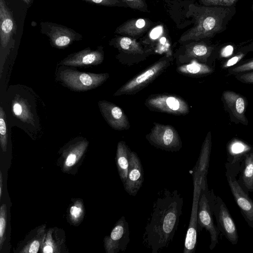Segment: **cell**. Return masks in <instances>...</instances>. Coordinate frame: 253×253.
Masks as SVG:
<instances>
[{
    "label": "cell",
    "instance_id": "38",
    "mask_svg": "<svg viewBox=\"0 0 253 253\" xmlns=\"http://www.w3.org/2000/svg\"><path fill=\"white\" fill-rule=\"evenodd\" d=\"M239 51L248 53L249 52H253V42L242 47L240 48Z\"/></svg>",
    "mask_w": 253,
    "mask_h": 253
},
{
    "label": "cell",
    "instance_id": "3",
    "mask_svg": "<svg viewBox=\"0 0 253 253\" xmlns=\"http://www.w3.org/2000/svg\"><path fill=\"white\" fill-rule=\"evenodd\" d=\"M172 55H165L121 86L113 94L115 97L133 95L147 86L169 67Z\"/></svg>",
    "mask_w": 253,
    "mask_h": 253
},
{
    "label": "cell",
    "instance_id": "24",
    "mask_svg": "<svg viewBox=\"0 0 253 253\" xmlns=\"http://www.w3.org/2000/svg\"><path fill=\"white\" fill-rule=\"evenodd\" d=\"M131 150L125 141H120L117 144L116 162L120 177L125 184L127 178Z\"/></svg>",
    "mask_w": 253,
    "mask_h": 253
},
{
    "label": "cell",
    "instance_id": "37",
    "mask_svg": "<svg viewBox=\"0 0 253 253\" xmlns=\"http://www.w3.org/2000/svg\"><path fill=\"white\" fill-rule=\"evenodd\" d=\"M39 241L38 240H34L31 243L28 252L30 253H37L39 251Z\"/></svg>",
    "mask_w": 253,
    "mask_h": 253
},
{
    "label": "cell",
    "instance_id": "22",
    "mask_svg": "<svg viewBox=\"0 0 253 253\" xmlns=\"http://www.w3.org/2000/svg\"><path fill=\"white\" fill-rule=\"evenodd\" d=\"M176 71L179 74L190 77L200 78L207 76L214 71V65L193 61L177 66Z\"/></svg>",
    "mask_w": 253,
    "mask_h": 253
},
{
    "label": "cell",
    "instance_id": "1",
    "mask_svg": "<svg viewBox=\"0 0 253 253\" xmlns=\"http://www.w3.org/2000/svg\"><path fill=\"white\" fill-rule=\"evenodd\" d=\"M183 198L177 190H162L153 203L145 227L143 244L157 253L172 242L182 214Z\"/></svg>",
    "mask_w": 253,
    "mask_h": 253
},
{
    "label": "cell",
    "instance_id": "26",
    "mask_svg": "<svg viewBox=\"0 0 253 253\" xmlns=\"http://www.w3.org/2000/svg\"><path fill=\"white\" fill-rule=\"evenodd\" d=\"M88 142L86 139L79 137L73 141V143L69 147L65 166L71 167L74 165L79 159L83 155L88 146Z\"/></svg>",
    "mask_w": 253,
    "mask_h": 253
},
{
    "label": "cell",
    "instance_id": "13",
    "mask_svg": "<svg viewBox=\"0 0 253 253\" xmlns=\"http://www.w3.org/2000/svg\"><path fill=\"white\" fill-rule=\"evenodd\" d=\"M193 184L194 190L192 211L185 239L184 253H194L195 251L197 243L198 209L201 187L199 175L196 169L194 170L193 174Z\"/></svg>",
    "mask_w": 253,
    "mask_h": 253
},
{
    "label": "cell",
    "instance_id": "4",
    "mask_svg": "<svg viewBox=\"0 0 253 253\" xmlns=\"http://www.w3.org/2000/svg\"><path fill=\"white\" fill-rule=\"evenodd\" d=\"M57 77L63 85L71 90L84 91L102 84L109 78V74L81 72L62 66L58 69Z\"/></svg>",
    "mask_w": 253,
    "mask_h": 253
},
{
    "label": "cell",
    "instance_id": "32",
    "mask_svg": "<svg viewBox=\"0 0 253 253\" xmlns=\"http://www.w3.org/2000/svg\"><path fill=\"white\" fill-rule=\"evenodd\" d=\"M90 4L102 6H127L125 3L120 0H82Z\"/></svg>",
    "mask_w": 253,
    "mask_h": 253
},
{
    "label": "cell",
    "instance_id": "18",
    "mask_svg": "<svg viewBox=\"0 0 253 253\" xmlns=\"http://www.w3.org/2000/svg\"><path fill=\"white\" fill-rule=\"evenodd\" d=\"M17 30L12 12L5 0H0V49L7 47Z\"/></svg>",
    "mask_w": 253,
    "mask_h": 253
},
{
    "label": "cell",
    "instance_id": "7",
    "mask_svg": "<svg viewBox=\"0 0 253 253\" xmlns=\"http://www.w3.org/2000/svg\"><path fill=\"white\" fill-rule=\"evenodd\" d=\"M145 137L152 146L167 151H178L182 146L177 131L169 125L153 123V126Z\"/></svg>",
    "mask_w": 253,
    "mask_h": 253
},
{
    "label": "cell",
    "instance_id": "19",
    "mask_svg": "<svg viewBox=\"0 0 253 253\" xmlns=\"http://www.w3.org/2000/svg\"><path fill=\"white\" fill-rule=\"evenodd\" d=\"M31 102L19 93H16L11 101V110L13 117L24 125L35 126L36 118L32 109Z\"/></svg>",
    "mask_w": 253,
    "mask_h": 253
},
{
    "label": "cell",
    "instance_id": "31",
    "mask_svg": "<svg viewBox=\"0 0 253 253\" xmlns=\"http://www.w3.org/2000/svg\"><path fill=\"white\" fill-rule=\"evenodd\" d=\"M206 6H233L238 0H199Z\"/></svg>",
    "mask_w": 253,
    "mask_h": 253
},
{
    "label": "cell",
    "instance_id": "42",
    "mask_svg": "<svg viewBox=\"0 0 253 253\" xmlns=\"http://www.w3.org/2000/svg\"><path fill=\"white\" fill-rule=\"evenodd\" d=\"M252 9H253V5H252Z\"/></svg>",
    "mask_w": 253,
    "mask_h": 253
},
{
    "label": "cell",
    "instance_id": "39",
    "mask_svg": "<svg viewBox=\"0 0 253 253\" xmlns=\"http://www.w3.org/2000/svg\"><path fill=\"white\" fill-rule=\"evenodd\" d=\"M53 248L51 245H46L43 248L42 252L45 253H53Z\"/></svg>",
    "mask_w": 253,
    "mask_h": 253
},
{
    "label": "cell",
    "instance_id": "34",
    "mask_svg": "<svg viewBox=\"0 0 253 253\" xmlns=\"http://www.w3.org/2000/svg\"><path fill=\"white\" fill-rule=\"evenodd\" d=\"M247 53L239 51V53L229 59L222 65V68H228L238 63Z\"/></svg>",
    "mask_w": 253,
    "mask_h": 253
},
{
    "label": "cell",
    "instance_id": "2",
    "mask_svg": "<svg viewBox=\"0 0 253 253\" xmlns=\"http://www.w3.org/2000/svg\"><path fill=\"white\" fill-rule=\"evenodd\" d=\"M189 8L195 23L180 38L179 42L183 44L211 38L223 32L236 12L234 6H196L190 4Z\"/></svg>",
    "mask_w": 253,
    "mask_h": 253
},
{
    "label": "cell",
    "instance_id": "11",
    "mask_svg": "<svg viewBox=\"0 0 253 253\" xmlns=\"http://www.w3.org/2000/svg\"><path fill=\"white\" fill-rule=\"evenodd\" d=\"M221 100L231 122L236 125H248L249 121L246 115L248 100L245 96L234 91L226 90L222 92Z\"/></svg>",
    "mask_w": 253,
    "mask_h": 253
},
{
    "label": "cell",
    "instance_id": "20",
    "mask_svg": "<svg viewBox=\"0 0 253 253\" xmlns=\"http://www.w3.org/2000/svg\"><path fill=\"white\" fill-rule=\"evenodd\" d=\"M227 181L235 200L248 224L253 228V201L244 192L235 177L227 176Z\"/></svg>",
    "mask_w": 253,
    "mask_h": 253
},
{
    "label": "cell",
    "instance_id": "41",
    "mask_svg": "<svg viewBox=\"0 0 253 253\" xmlns=\"http://www.w3.org/2000/svg\"><path fill=\"white\" fill-rule=\"evenodd\" d=\"M27 5H30L32 2L33 0H22Z\"/></svg>",
    "mask_w": 253,
    "mask_h": 253
},
{
    "label": "cell",
    "instance_id": "10",
    "mask_svg": "<svg viewBox=\"0 0 253 253\" xmlns=\"http://www.w3.org/2000/svg\"><path fill=\"white\" fill-rule=\"evenodd\" d=\"M211 205L217 223L218 230L233 245L238 241V235L234 222L226 205L219 197L213 199V193L208 192Z\"/></svg>",
    "mask_w": 253,
    "mask_h": 253
},
{
    "label": "cell",
    "instance_id": "40",
    "mask_svg": "<svg viewBox=\"0 0 253 253\" xmlns=\"http://www.w3.org/2000/svg\"><path fill=\"white\" fill-rule=\"evenodd\" d=\"M2 190V176L1 171H0V198H1Z\"/></svg>",
    "mask_w": 253,
    "mask_h": 253
},
{
    "label": "cell",
    "instance_id": "12",
    "mask_svg": "<svg viewBox=\"0 0 253 253\" xmlns=\"http://www.w3.org/2000/svg\"><path fill=\"white\" fill-rule=\"evenodd\" d=\"M212 213L208 190L201 189L198 203L197 230L200 231L205 228L210 233L211 250L218 243L219 233L217 227L214 223Z\"/></svg>",
    "mask_w": 253,
    "mask_h": 253
},
{
    "label": "cell",
    "instance_id": "33",
    "mask_svg": "<svg viewBox=\"0 0 253 253\" xmlns=\"http://www.w3.org/2000/svg\"><path fill=\"white\" fill-rule=\"evenodd\" d=\"M127 6L143 12H148L147 4L144 0H120Z\"/></svg>",
    "mask_w": 253,
    "mask_h": 253
},
{
    "label": "cell",
    "instance_id": "30",
    "mask_svg": "<svg viewBox=\"0 0 253 253\" xmlns=\"http://www.w3.org/2000/svg\"><path fill=\"white\" fill-rule=\"evenodd\" d=\"M6 221V208L2 204L0 209V249H2L3 243L5 240V227Z\"/></svg>",
    "mask_w": 253,
    "mask_h": 253
},
{
    "label": "cell",
    "instance_id": "8",
    "mask_svg": "<svg viewBox=\"0 0 253 253\" xmlns=\"http://www.w3.org/2000/svg\"><path fill=\"white\" fill-rule=\"evenodd\" d=\"M110 44L119 51L117 58L123 65L130 66L144 61L151 53L131 37L121 36L112 39Z\"/></svg>",
    "mask_w": 253,
    "mask_h": 253
},
{
    "label": "cell",
    "instance_id": "28",
    "mask_svg": "<svg viewBox=\"0 0 253 253\" xmlns=\"http://www.w3.org/2000/svg\"><path fill=\"white\" fill-rule=\"evenodd\" d=\"M6 115L3 108L0 107V143L3 152L6 151L7 134Z\"/></svg>",
    "mask_w": 253,
    "mask_h": 253
},
{
    "label": "cell",
    "instance_id": "17",
    "mask_svg": "<svg viewBox=\"0 0 253 253\" xmlns=\"http://www.w3.org/2000/svg\"><path fill=\"white\" fill-rule=\"evenodd\" d=\"M144 181L143 170L141 161L137 154L130 152L127 178L124 184L126 191L131 196H135Z\"/></svg>",
    "mask_w": 253,
    "mask_h": 253
},
{
    "label": "cell",
    "instance_id": "27",
    "mask_svg": "<svg viewBox=\"0 0 253 253\" xmlns=\"http://www.w3.org/2000/svg\"><path fill=\"white\" fill-rule=\"evenodd\" d=\"M242 179L244 185L250 191H253V151L245 157V168L243 171Z\"/></svg>",
    "mask_w": 253,
    "mask_h": 253
},
{
    "label": "cell",
    "instance_id": "5",
    "mask_svg": "<svg viewBox=\"0 0 253 253\" xmlns=\"http://www.w3.org/2000/svg\"><path fill=\"white\" fill-rule=\"evenodd\" d=\"M217 46L204 41H195L185 43L174 53L177 66L198 61L210 65L217 57Z\"/></svg>",
    "mask_w": 253,
    "mask_h": 253
},
{
    "label": "cell",
    "instance_id": "23",
    "mask_svg": "<svg viewBox=\"0 0 253 253\" xmlns=\"http://www.w3.org/2000/svg\"><path fill=\"white\" fill-rule=\"evenodd\" d=\"M150 22L145 18H135L128 20L119 26L115 33L130 37L139 36L150 27Z\"/></svg>",
    "mask_w": 253,
    "mask_h": 253
},
{
    "label": "cell",
    "instance_id": "21",
    "mask_svg": "<svg viewBox=\"0 0 253 253\" xmlns=\"http://www.w3.org/2000/svg\"><path fill=\"white\" fill-rule=\"evenodd\" d=\"M211 148V134L209 131L203 143L200 156L195 167L197 170L202 190H208L207 175L209 165L210 156Z\"/></svg>",
    "mask_w": 253,
    "mask_h": 253
},
{
    "label": "cell",
    "instance_id": "36",
    "mask_svg": "<svg viewBox=\"0 0 253 253\" xmlns=\"http://www.w3.org/2000/svg\"><path fill=\"white\" fill-rule=\"evenodd\" d=\"M82 207L80 205H74L70 208V213L73 220H78L82 214Z\"/></svg>",
    "mask_w": 253,
    "mask_h": 253
},
{
    "label": "cell",
    "instance_id": "9",
    "mask_svg": "<svg viewBox=\"0 0 253 253\" xmlns=\"http://www.w3.org/2000/svg\"><path fill=\"white\" fill-rule=\"evenodd\" d=\"M40 26L41 33L46 35L51 45L57 48H65L73 42L83 39L81 34L60 24L50 22H41Z\"/></svg>",
    "mask_w": 253,
    "mask_h": 253
},
{
    "label": "cell",
    "instance_id": "25",
    "mask_svg": "<svg viewBox=\"0 0 253 253\" xmlns=\"http://www.w3.org/2000/svg\"><path fill=\"white\" fill-rule=\"evenodd\" d=\"M228 159L233 164L253 151L251 147L238 139H233L227 144Z\"/></svg>",
    "mask_w": 253,
    "mask_h": 253
},
{
    "label": "cell",
    "instance_id": "6",
    "mask_svg": "<svg viewBox=\"0 0 253 253\" xmlns=\"http://www.w3.org/2000/svg\"><path fill=\"white\" fill-rule=\"evenodd\" d=\"M144 105L150 110L176 116H184L190 112L188 103L181 96L169 93L151 94Z\"/></svg>",
    "mask_w": 253,
    "mask_h": 253
},
{
    "label": "cell",
    "instance_id": "15",
    "mask_svg": "<svg viewBox=\"0 0 253 253\" xmlns=\"http://www.w3.org/2000/svg\"><path fill=\"white\" fill-rule=\"evenodd\" d=\"M128 223L125 216L118 221L110 235L104 240V246L108 253L125 251L129 242Z\"/></svg>",
    "mask_w": 253,
    "mask_h": 253
},
{
    "label": "cell",
    "instance_id": "29",
    "mask_svg": "<svg viewBox=\"0 0 253 253\" xmlns=\"http://www.w3.org/2000/svg\"><path fill=\"white\" fill-rule=\"evenodd\" d=\"M253 71V58L240 61L235 65L228 69V74L235 75L238 74Z\"/></svg>",
    "mask_w": 253,
    "mask_h": 253
},
{
    "label": "cell",
    "instance_id": "35",
    "mask_svg": "<svg viewBox=\"0 0 253 253\" xmlns=\"http://www.w3.org/2000/svg\"><path fill=\"white\" fill-rule=\"evenodd\" d=\"M234 77L242 83L253 84V71L238 74L234 75Z\"/></svg>",
    "mask_w": 253,
    "mask_h": 253
},
{
    "label": "cell",
    "instance_id": "16",
    "mask_svg": "<svg viewBox=\"0 0 253 253\" xmlns=\"http://www.w3.org/2000/svg\"><path fill=\"white\" fill-rule=\"evenodd\" d=\"M98 105L103 117L108 124L116 130L129 129L128 119L123 110L116 104L106 100H100Z\"/></svg>",
    "mask_w": 253,
    "mask_h": 253
},
{
    "label": "cell",
    "instance_id": "14",
    "mask_svg": "<svg viewBox=\"0 0 253 253\" xmlns=\"http://www.w3.org/2000/svg\"><path fill=\"white\" fill-rule=\"evenodd\" d=\"M104 58L103 47L100 46L95 49L87 47L71 53L59 63L67 67H87L101 64Z\"/></svg>",
    "mask_w": 253,
    "mask_h": 253
}]
</instances>
